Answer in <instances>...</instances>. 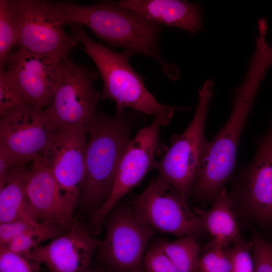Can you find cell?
<instances>
[{"instance_id":"obj_1","label":"cell","mask_w":272,"mask_h":272,"mask_svg":"<svg viewBox=\"0 0 272 272\" xmlns=\"http://www.w3.org/2000/svg\"><path fill=\"white\" fill-rule=\"evenodd\" d=\"M255 48L242 82L232 91L229 118L208 144L192 192L195 201H214L233 174L242 133L260 83L272 64V48L259 44Z\"/></svg>"},{"instance_id":"obj_2","label":"cell","mask_w":272,"mask_h":272,"mask_svg":"<svg viewBox=\"0 0 272 272\" xmlns=\"http://www.w3.org/2000/svg\"><path fill=\"white\" fill-rule=\"evenodd\" d=\"M56 3L64 13L69 24L87 27L111 48L122 47L153 58L171 81L179 79L178 67L166 61L160 53L161 25L119 7L115 1H100L91 5L70 1Z\"/></svg>"},{"instance_id":"obj_3","label":"cell","mask_w":272,"mask_h":272,"mask_svg":"<svg viewBox=\"0 0 272 272\" xmlns=\"http://www.w3.org/2000/svg\"><path fill=\"white\" fill-rule=\"evenodd\" d=\"M136 112L114 116L99 112L87 128L85 177L79 201L91 213L103 206L110 194L120 160L131 140Z\"/></svg>"},{"instance_id":"obj_4","label":"cell","mask_w":272,"mask_h":272,"mask_svg":"<svg viewBox=\"0 0 272 272\" xmlns=\"http://www.w3.org/2000/svg\"><path fill=\"white\" fill-rule=\"evenodd\" d=\"M72 34L83 45V50L93 60L102 79V100H112L116 115L126 108L147 115H156L174 107L159 103L146 88L143 78L132 67L130 57L135 53L129 50L115 51L93 41L80 24H69Z\"/></svg>"},{"instance_id":"obj_5","label":"cell","mask_w":272,"mask_h":272,"mask_svg":"<svg viewBox=\"0 0 272 272\" xmlns=\"http://www.w3.org/2000/svg\"><path fill=\"white\" fill-rule=\"evenodd\" d=\"M9 8L19 48L59 64L78 46L75 37L65 31L69 21L55 1L9 0Z\"/></svg>"},{"instance_id":"obj_6","label":"cell","mask_w":272,"mask_h":272,"mask_svg":"<svg viewBox=\"0 0 272 272\" xmlns=\"http://www.w3.org/2000/svg\"><path fill=\"white\" fill-rule=\"evenodd\" d=\"M213 82L207 80L198 91V102L194 116L181 134L171 137V146L157 161L155 168L185 201L192 192L201 166L209 141L205 125L211 98Z\"/></svg>"},{"instance_id":"obj_7","label":"cell","mask_w":272,"mask_h":272,"mask_svg":"<svg viewBox=\"0 0 272 272\" xmlns=\"http://www.w3.org/2000/svg\"><path fill=\"white\" fill-rule=\"evenodd\" d=\"M97 73L66 58L57 66L50 102L44 109L56 128H85L99 113L101 94L95 88Z\"/></svg>"},{"instance_id":"obj_8","label":"cell","mask_w":272,"mask_h":272,"mask_svg":"<svg viewBox=\"0 0 272 272\" xmlns=\"http://www.w3.org/2000/svg\"><path fill=\"white\" fill-rule=\"evenodd\" d=\"M185 110V107L174 106L155 115L152 123L140 129L129 142L120 160L109 197L103 206L91 214L89 228L93 235L100 233L107 216L120 200L151 169L155 168V156L163 148L159 140L161 127L171 122L175 111Z\"/></svg>"},{"instance_id":"obj_9","label":"cell","mask_w":272,"mask_h":272,"mask_svg":"<svg viewBox=\"0 0 272 272\" xmlns=\"http://www.w3.org/2000/svg\"><path fill=\"white\" fill-rule=\"evenodd\" d=\"M229 194L237 216L272 234V116L255 156L239 169Z\"/></svg>"},{"instance_id":"obj_10","label":"cell","mask_w":272,"mask_h":272,"mask_svg":"<svg viewBox=\"0 0 272 272\" xmlns=\"http://www.w3.org/2000/svg\"><path fill=\"white\" fill-rule=\"evenodd\" d=\"M106 234L98 257L109 272H144L148 244L156 232L135 214L131 205L117 203L104 220Z\"/></svg>"},{"instance_id":"obj_11","label":"cell","mask_w":272,"mask_h":272,"mask_svg":"<svg viewBox=\"0 0 272 272\" xmlns=\"http://www.w3.org/2000/svg\"><path fill=\"white\" fill-rule=\"evenodd\" d=\"M187 202L159 176L131 205L137 216L155 232L178 238L206 232L201 219Z\"/></svg>"},{"instance_id":"obj_12","label":"cell","mask_w":272,"mask_h":272,"mask_svg":"<svg viewBox=\"0 0 272 272\" xmlns=\"http://www.w3.org/2000/svg\"><path fill=\"white\" fill-rule=\"evenodd\" d=\"M56 128L44 109L21 104L0 115V151L26 166L41 154Z\"/></svg>"},{"instance_id":"obj_13","label":"cell","mask_w":272,"mask_h":272,"mask_svg":"<svg viewBox=\"0 0 272 272\" xmlns=\"http://www.w3.org/2000/svg\"><path fill=\"white\" fill-rule=\"evenodd\" d=\"M87 138L85 128H57L40 154L63 194L75 206L85 177Z\"/></svg>"},{"instance_id":"obj_14","label":"cell","mask_w":272,"mask_h":272,"mask_svg":"<svg viewBox=\"0 0 272 272\" xmlns=\"http://www.w3.org/2000/svg\"><path fill=\"white\" fill-rule=\"evenodd\" d=\"M31 164L25 178L28 213L38 222L56 223L69 230L75 221V206L63 194L40 155Z\"/></svg>"},{"instance_id":"obj_15","label":"cell","mask_w":272,"mask_h":272,"mask_svg":"<svg viewBox=\"0 0 272 272\" xmlns=\"http://www.w3.org/2000/svg\"><path fill=\"white\" fill-rule=\"evenodd\" d=\"M101 242L75 221L66 233L35 248L28 257L45 264L51 272H89L92 255Z\"/></svg>"},{"instance_id":"obj_16","label":"cell","mask_w":272,"mask_h":272,"mask_svg":"<svg viewBox=\"0 0 272 272\" xmlns=\"http://www.w3.org/2000/svg\"><path fill=\"white\" fill-rule=\"evenodd\" d=\"M58 64L45 56L19 48L11 53L4 70L17 84L25 104L43 110L50 104Z\"/></svg>"},{"instance_id":"obj_17","label":"cell","mask_w":272,"mask_h":272,"mask_svg":"<svg viewBox=\"0 0 272 272\" xmlns=\"http://www.w3.org/2000/svg\"><path fill=\"white\" fill-rule=\"evenodd\" d=\"M115 3L161 25L177 28L191 34L203 29L202 12L196 3L183 0H120Z\"/></svg>"},{"instance_id":"obj_18","label":"cell","mask_w":272,"mask_h":272,"mask_svg":"<svg viewBox=\"0 0 272 272\" xmlns=\"http://www.w3.org/2000/svg\"><path fill=\"white\" fill-rule=\"evenodd\" d=\"M194 211L201 219L206 232L211 236V241L206 246L224 248L240 236L237 215L225 187L216 196L209 210L195 208Z\"/></svg>"},{"instance_id":"obj_19","label":"cell","mask_w":272,"mask_h":272,"mask_svg":"<svg viewBox=\"0 0 272 272\" xmlns=\"http://www.w3.org/2000/svg\"><path fill=\"white\" fill-rule=\"evenodd\" d=\"M27 168L16 167L0 176V223L31 217L25 190Z\"/></svg>"},{"instance_id":"obj_20","label":"cell","mask_w":272,"mask_h":272,"mask_svg":"<svg viewBox=\"0 0 272 272\" xmlns=\"http://www.w3.org/2000/svg\"><path fill=\"white\" fill-rule=\"evenodd\" d=\"M155 244L169 257L179 272H196L201 250L194 236L189 235L172 241L162 238Z\"/></svg>"},{"instance_id":"obj_21","label":"cell","mask_w":272,"mask_h":272,"mask_svg":"<svg viewBox=\"0 0 272 272\" xmlns=\"http://www.w3.org/2000/svg\"><path fill=\"white\" fill-rule=\"evenodd\" d=\"M68 230L56 223L40 222L5 246L13 252L28 256L31 251L43 241L54 239Z\"/></svg>"},{"instance_id":"obj_22","label":"cell","mask_w":272,"mask_h":272,"mask_svg":"<svg viewBox=\"0 0 272 272\" xmlns=\"http://www.w3.org/2000/svg\"><path fill=\"white\" fill-rule=\"evenodd\" d=\"M17 32L12 18L9 0H0V69L5 70L12 48L17 45Z\"/></svg>"},{"instance_id":"obj_23","label":"cell","mask_w":272,"mask_h":272,"mask_svg":"<svg viewBox=\"0 0 272 272\" xmlns=\"http://www.w3.org/2000/svg\"><path fill=\"white\" fill-rule=\"evenodd\" d=\"M232 244L224 248L230 261L232 272H254L251 242L240 236Z\"/></svg>"},{"instance_id":"obj_24","label":"cell","mask_w":272,"mask_h":272,"mask_svg":"<svg viewBox=\"0 0 272 272\" xmlns=\"http://www.w3.org/2000/svg\"><path fill=\"white\" fill-rule=\"evenodd\" d=\"M200 253L196 272H232L230 261L223 248L205 246Z\"/></svg>"},{"instance_id":"obj_25","label":"cell","mask_w":272,"mask_h":272,"mask_svg":"<svg viewBox=\"0 0 272 272\" xmlns=\"http://www.w3.org/2000/svg\"><path fill=\"white\" fill-rule=\"evenodd\" d=\"M251 242L254 272H272V238L253 229Z\"/></svg>"},{"instance_id":"obj_26","label":"cell","mask_w":272,"mask_h":272,"mask_svg":"<svg viewBox=\"0 0 272 272\" xmlns=\"http://www.w3.org/2000/svg\"><path fill=\"white\" fill-rule=\"evenodd\" d=\"M40 263L0 245V272H40Z\"/></svg>"},{"instance_id":"obj_27","label":"cell","mask_w":272,"mask_h":272,"mask_svg":"<svg viewBox=\"0 0 272 272\" xmlns=\"http://www.w3.org/2000/svg\"><path fill=\"white\" fill-rule=\"evenodd\" d=\"M24 103L17 84L5 70H0V115Z\"/></svg>"},{"instance_id":"obj_28","label":"cell","mask_w":272,"mask_h":272,"mask_svg":"<svg viewBox=\"0 0 272 272\" xmlns=\"http://www.w3.org/2000/svg\"><path fill=\"white\" fill-rule=\"evenodd\" d=\"M143 269L144 272H179L169 257L155 243L146 253Z\"/></svg>"},{"instance_id":"obj_29","label":"cell","mask_w":272,"mask_h":272,"mask_svg":"<svg viewBox=\"0 0 272 272\" xmlns=\"http://www.w3.org/2000/svg\"><path fill=\"white\" fill-rule=\"evenodd\" d=\"M39 222L31 217L0 223V245L5 246L23 234Z\"/></svg>"},{"instance_id":"obj_30","label":"cell","mask_w":272,"mask_h":272,"mask_svg":"<svg viewBox=\"0 0 272 272\" xmlns=\"http://www.w3.org/2000/svg\"><path fill=\"white\" fill-rule=\"evenodd\" d=\"M89 272H105L102 269H100L99 268L97 269H90Z\"/></svg>"}]
</instances>
